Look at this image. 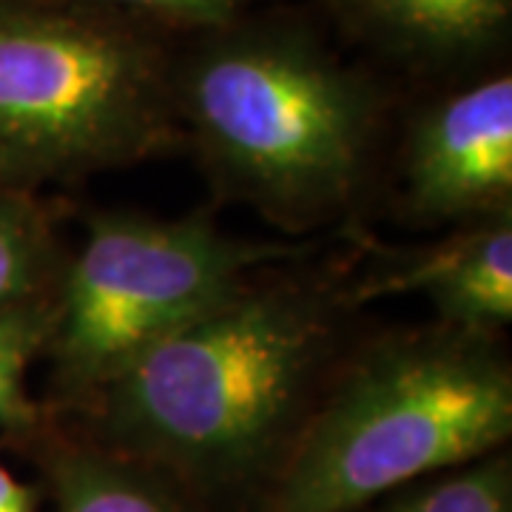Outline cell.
<instances>
[{
    "instance_id": "1",
    "label": "cell",
    "mask_w": 512,
    "mask_h": 512,
    "mask_svg": "<svg viewBox=\"0 0 512 512\" xmlns=\"http://www.w3.org/2000/svg\"><path fill=\"white\" fill-rule=\"evenodd\" d=\"M333 345L328 296L245 285L94 393L106 450L217 493L274 473Z\"/></svg>"
},
{
    "instance_id": "2",
    "label": "cell",
    "mask_w": 512,
    "mask_h": 512,
    "mask_svg": "<svg viewBox=\"0 0 512 512\" xmlns=\"http://www.w3.org/2000/svg\"><path fill=\"white\" fill-rule=\"evenodd\" d=\"M512 433V370L487 336L390 339L305 416L259 512H356L493 456Z\"/></svg>"
},
{
    "instance_id": "3",
    "label": "cell",
    "mask_w": 512,
    "mask_h": 512,
    "mask_svg": "<svg viewBox=\"0 0 512 512\" xmlns=\"http://www.w3.org/2000/svg\"><path fill=\"white\" fill-rule=\"evenodd\" d=\"M188 117L214 171L279 220L333 214L365 180V94L293 43L245 40L202 57L188 77Z\"/></svg>"
},
{
    "instance_id": "4",
    "label": "cell",
    "mask_w": 512,
    "mask_h": 512,
    "mask_svg": "<svg viewBox=\"0 0 512 512\" xmlns=\"http://www.w3.org/2000/svg\"><path fill=\"white\" fill-rule=\"evenodd\" d=\"M291 254L202 220L92 217L49 333L60 396L92 399L148 348L242 291L254 268Z\"/></svg>"
},
{
    "instance_id": "5",
    "label": "cell",
    "mask_w": 512,
    "mask_h": 512,
    "mask_svg": "<svg viewBox=\"0 0 512 512\" xmlns=\"http://www.w3.org/2000/svg\"><path fill=\"white\" fill-rule=\"evenodd\" d=\"M146 49L92 20L0 15V174L72 180L163 143Z\"/></svg>"
},
{
    "instance_id": "6",
    "label": "cell",
    "mask_w": 512,
    "mask_h": 512,
    "mask_svg": "<svg viewBox=\"0 0 512 512\" xmlns=\"http://www.w3.org/2000/svg\"><path fill=\"white\" fill-rule=\"evenodd\" d=\"M410 211L427 222L510 214L512 80L498 74L421 117L404 151Z\"/></svg>"
},
{
    "instance_id": "7",
    "label": "cell",
    "mask_w": 512,
    "mask_h": 512,
    "mask_svg": "<svg viewBox=\"0 0 512 512\" xmlns=\"http://www.w3.org/2000/svg\"><path fill=\"white\" fill-rule=\"evenodd\" d=\"M421 293L447 328L493 336L512 319V222L510 214L481 220L427 251L399 256L376 268L353 291V302L373 296Z\"/></svg>"
},
{
    "instance_id": "8",
    "label": "cell",
    "mask_w": 512,
    "mask_h": 512,
    "mask_svg": "<svg viewBox=\"0 0 512 512\" xmlns=\"http://www.w3.org/2000/svg\"><path fill=\"white\" fill-rule=\"evenodd\" d=\"M57 512H185L157 470L106 447H63L49 461Z\"/></svg>"
},
{
    "instance_id": "9",
    "label": "cell",
    "mask_w": 512,
    "mask_h": 512,
    "mask_svg": "<svg viewBox=\"0 0 512 512\" xmlns=\"http://www.w3.org/2000/svg\"><path fill=\"white\" fill-rule=\"evenodd\" d=\"M384 35L427 55H461L490 43L510 18V0H350Z\"/></svg>"
},
{
    "instance_id": "10",
    "label": "cell",
    "mask_w": 512,
    "mask_h": 512,
    "mask_svg": "<svg viewBox=\"0 0 512 512\" xmlns=\"http://www.w3.org/2000/svg\"><path fill=\"white\" fill-rule=\"evenodd\" d=\"M376 512H512L510 458L493 453L421 478Z\"/></svg>"
},
{
    "instance_id": "11",
    "label": "cell",
    "mask_w": 512,
    "mask_h": 512,
    "mask_svg": "<svg viewBox=\"0 0 512 512\" xmlns=\"http://www.w3.org/2000/svg\"><path fill=\"white\" fill-rule=\"evenodd\" d=\"M49 265L52 245L43 220L20 197L0 191V311L37 299Z\"/></svg>"
},
{
    "instance_id": "12",
    "label": "cell",
    "mask_w": 512,
    "mask_h": 512,
    "mask_svg": "<svg viewBox=\"0 0 512 512\" xmlns=\"http://www.w3.org/2000/svg\"><path fill=\"white\" fill-rule=\"evenodd\" d=\"M55 325V305L32 299L26 305L0 311V424L29 419L23 393L26 367L35 359Z\"/></svg>"
},
{
    "instance_id": "13",
    "label": "cell",
    "mask_w": 512,
    "mask_h": 512,
    "mask_svg": "<svg viewBox=\"0 0 512 512\" xmlns=\"http://www.w3.org/2000/svg\"><path fill=\"white\" fill-rule=\"evenodd\" d=\"M94 3H111V6H131L154 15L180 20H200V23H214V20L234 15L239 6L251 0H94Z\"/></svg>"
},
{
    "instance_id": "14",
    "label": "cell",
    "mask_w": 512,
    "mask_h": 512,
    "mask_svg": "<svg viewBox=\"0 0 512 512\" xmlns=\"http://www.w3.org/2000/svg\"><path fill=\"white\" fill-rule=\"evenodd\" d=\"M0 512H35V498L0 464Z\"/></svg>"
}]
</instances>
